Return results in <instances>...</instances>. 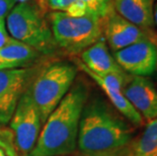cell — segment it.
<instances>
[{"label": "cell", "mask_w": 157, "mask_h": 156, "mask_svg": "<svg viewBox=\"0 0 157 156\" xmlns=\"http://www.w3.org/2000/svg\"><path fill=\"white\" fill-rule=\"evenodd\" d=\"M49 25L57 48L70 55H80L103 36V19L91 13L75 17L52 11Z\"/></svg>", "instance_id": "obj_4"}, {"label": "cell", "mask_w": 157, "mask_h": 156, "mask_svg": "<svg viewBox=\"0 0 157 156\" xmlns=\"http://www.w3.org/2000/svg\"><path fill=\"white\" fill-rule=\"evenodd\" d=\"M34 75L35 70L29 67L0 70V125L9 123Z\"/></svg>", "instance_id": "obj_8"}, {"label": "cell", "mask_w": 157, "mask_h": 156, "mask_svg": "<svg viewBox=\"0 0 157 156\" xmlns=\"http://www.w3.org/2000/svg\"><path fill=\"white\" fill-rule=\"evenodd\" d=\"M77 71V66L72 63L57 61L35 74L26 90L39 109L43 124L72 87Z\"/></svg>", "instance_id": "obj_3"}, {"label": "cell", "mask_w": 157, "mask_h": 156, "mask_svg": "<svg viewBox=\"0 0 157 156\" xmlns=\"http://www.w3.org/2000/svg\"><path fill=\"white\" fill-rule=\"evenodd\" d=\"M83 82L72 85L67 94L43 124L38 141L28 156H66L77 148L79 124L87 102Z\"/></svg>", "instance_id": "obj_1"}, {"label": "cell", "mask_w": 157, "mask_h": 156, "mask_svg": "<svg viewBox=\"0 0 157 156\" xmlns=\"http://www.w3.org/2000/svg\"><path fill=\"white\" fill-rule=\"evenodd\" d=\"M113 7L119 15L140 28H154V0H113Z\"/></svg>", "instance_id": "obj_12"}, {"label": "cell", "mask_w": 157, "mask_h": 156, "mask_svg": "<svg viewBox=\"0 0 157 156\" xmlns=\"http://www.w3.org/2000/svg\"><path fill=\"white\" fill-rule=\"evenodd\" d=\"M12 40L6 29L5 19H0V48L4 47Z\"/></svg>", "instance_id": "obj_18"}, {"label": "cell", "mask_w": 157, "mask_h": 156, "mask_svg": "<svg viewBox=\"0 0 157 156\" xmlns=\"http://www.w3.org/2000/svg\"><path fill=\"white\" fill-rule=\"evenodd\" d=\"M0 156H9V155L6 154V152L3 150L1 147H0Z\"/></svg>", "instance_id": "obj_21"}, {"label": "cell", "mask_w": 157, "mask_h": 156, "mask_svg": "<svg viewBox=\"0 0 157 156\" xmlns=\"http://www.w3.org/2000/svg\"><path fill=\"white\" fill-rule=\"evenodd\" d=\"M129 156H157V118L148 121L145 130L129 150Z\"/></svg>", "instance_id": "obj_14"}, {"label": "cell", "mask_w": 157, "mask_h": 156, "mask_svg": "<svg viewBox=\"0 0 157 156\" xmlns=\"http://www.w3.org/2000/svg\"><path fill=\"white\" fill-rule=\"evenodd\" d=\"M9 124L16 147L21 154L28 156L38 141L43 122L39 109L26 89L19 98Z\"/></svg>", "instance_id": "obj_6"}, {"label": "cell", "mask_w": 157, "mask_h": 156, "mask_svg": "<svg viewBox=\"0 0 157 156\" xmlns=\"http://www.w3.org/2000/svg\"><path fill=\"white\" fill-rule=\"evenodd\" d=\"M103 36L113 52L141 41H150L157 45L154 29L140 28L122 17L113 9L103 18Z\"/></svg>", "instance_id": "obj_7"}, {"label": "cell", "mask_w": 157, "mask_h": 156, "mask_svg": "<svg viewBox=\"0 0 157 156\" xmlns=\"http://www.w3.org/2000/svg\"><path fill=\"white\" fill-rule=\"evenodd\" d=\"M40 56L41 54L34 48L12 39L0 48V70L26 68Z\"/></svg>", "instance_id": "obj_13"}, {"label": "cell", "mask_w": 157, "mask_h": 156, "mask_svg": "<svg viewBox=\"0 0 157 156\" xmlns=\"http://www.w3.org/2000/svg\"><path fill=\"white\" fill-rule=\"evenodd\" d=\"M5 24L13 40L34 48L40 54H52L57 48L48 21L32 3H16L6 16Z\"/></svg>", "instance_id": "obj_5"}, {"label": "cell", "mask_w": 157, "mask_h": 156, "mask_svg": "<svg viewBox=\"0 0 157 156\" xmlns=\"http://www.w3.org/2000/svg\"><path fill=\"white\" fill-rule=\"evenodd\" d=\"M113 58L128 74L147 77L157 69V45L150 41L135 43L113 52Z\"/></svg>", "instance_id": "obj_9"}, {"label": "cell", "mask_w": 157, "mask_h": 156, "mask_svg": "<svg viewBox=\"0 0 157 156\" xmlns=\"http://www.w3.org/2000/svg\"><path fill=\"white\" fill-rule=\"evenodd\" d=\"M153 21H154V26L157 28V2L154 4V8H153Z\"/></svg>", "instance_id": "obj_20"}, {"label": "cell", "mask_w": 157, "mask_h": 156, "mask_svg": "<svg viewBox=\"0 0 157 156\" xmlns=\"http://www.w3.org/2000/svg\"><path fill=\"white\" fill-rule=\"evenodd\" d=\"M132 129L101 99L86 102L79 124L77 148L84 155L123 150L132 140Z\"/></svg>", "instance_id": "obj_2"}, {"label": "cell", "mask_w": 157, "mask_h": 156, "mask_svg": "<svg viewBox=\"0 0 157 156\" xmlns=\"http://www.w3.org/2000/svg\"><path fill=\"white\" fill-rule=\"evenodd\" d=\"M83 156H129V151H126V148L123 150L112 152V153H106V154H95V155H84Z\"/></svg>", "instance_id": "obj_19"}, {"label": "cell", "mask_w": 157, "mask_h": 156, "mask_svg": "<svg viewBox=\"0 0 157 156\" xmlns=\"http://www.w3.org/2000/svg\"><path fill=\"white\" fill-rule=\"evenodd\" d=\"M66 156H70V155H66Z\"/></svg>", "instance_id": "obj_22"}, {"label": "cell", "mask_w": 157, "mask_h": 156, "mask_svg": "<svg viewBox=\"0 0 157 156\" xmlns=\"http://www.w3.org/2000/svg\"><path fill=\"white\" fill-rule=\"evenodd\" d=\"M15 4L16 0H0V19H5Z\"/></svg>", "instance_id": "obj_17"}, {"label": "cell", "mask_w": 157, "mask_h": 156, "mask_svg": "<svg viewBox=\"0 0 157 156\" xmlns=\"http://www.w3.org/2000/svg\"><path fill=\"white\" fill-rule=\"evenodd\" d=\"M85 5L88 13L94 14L101 19L111 12L113 7V0H80Z\"/></svg>", "instance_id": "obj_16"}, {"label": "cell", "mask_w": 157, "mask_h": 156, "mask_svg": "<svg viewBox=\"0 0 157 156\" xmlns=\"http://www.w3.org/2000/svg\"><path fill=\"white\" fill-rule=\"evenodd\" d=\"M123 93L147 122L157 118V90L149 79L132 76Z\"/></svg>", "instance_id": "obj_10"}, {"label": "cell", "mask_w": 157, "mask_h": 156, "mask_svg": "<svg viewBox=\"0 0 157 156\" xmlns=\"http://www.w3.org/2000/svg\"><path fill=\"white\" fill-rule=\"evenodd\" d=\"M80 61L86 68L98 75L124 71L109 52L105 36L85 49L80 54Z\"/></svg>", "instance_id": "obj_11"}, {"label": "cell", "mask_w": 157, "mask_h": 156, "mask_svg": "<svg viewBox=\"0 0 157 156\" xmlns=\"http://www.w3.org/2000/svg\"><path fill=\"white\" fill-rule=\"evenodd\" d=\"M43 3L53 12H63L70 16H83L87 9L80 0H43Z\"/></svg>", "instance_id": "obj_15"}]
</instances>
